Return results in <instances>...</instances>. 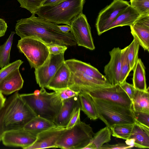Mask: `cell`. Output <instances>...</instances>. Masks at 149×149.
I'll return each mask as SVG.
<instances>
[{"label":"cell","mask_w":149,"mask_h":149,"mask_svg":"<svg viewBox=\"0 0 149 149\" xmlns=\"http://www.w3.org/2000/svg\"><path fill=\"white\" fill-rule=\"evenodd\" d=\"M16 33L21 38H30L37 39L47 46L59 45L66 46L77 45L71 32H62L58 25L32 14L30 17L17 21Z\"/></svg>","instance_id":"1"},{"label":"cell","mask_w":149,"mask_h":149,"mask_svg":"<svg viewBox=\"0 0 149 149\" xmlns=\"http://www.w3.org/2000/svg\"><path fill=\"white\" fill-rule=\"evenodd\" d=\"M70 72L68 87L79 92L84 89L112 85L96 68L81 61L71 59L65 61Z\"/></svg>","instance_id":"2"},{"label":"cell","mask_w":149,"mask_h":149,"mask_svg":"<svg viewBox=\"0 0 149 149\" xmlns=\"http://www.w3.org/2000/svg\"><path fill=\"white\" fill-rule=\"evenodd\" d=\"M19 95L36 116L53 122L62 105L63 100L58 91L48 93L44 88H41L40 90H36L33 93Z\"/></svg>","instance_id":"3"},{"label":"cell","mask_w":149,"mask_h":149,"mask_svg":"<svg viewBox=\"0 0 149 149\" xmlns=\"http://www.w3.org/2000/svg\"><path fill=\"white\" fill-rule=\"evenodd\" d=\"M85 2V0H66L54 6H42L36 14L57 25L70 26L72 19L82 13Z\"/></svg>","instance_id":"4"},{"label":"cell","mask_w":149,"mask_h":149,"mask_svg":"<svg viewBox=\"0 0 149 149\" xmlns=\"http://www.w3.org/2000/svg\"><path fill=\"white\" fill-rule=\"evenodd\" d=\"M93 100L98 118L110 128L115 125L135 123L132 108L107 101Z\"/></svg>","instance_id":"5"},{"label":"cell","mask_w":149,"mask_h":149,"mask_svg":"<svg viewBox=\"0 0 149 149\" xmlns=\"http://www.w3.org/2000/svg\"><path fill=\"white\" fill-rule=\"evenodd\" d=\"M19 94L18 91L6 110L3 120L4 132L23 128L36 116Z\"/></svg>","instance_id":"6"},{"label":"cell","mask_w":149,"mask_h":149,"mask_svg":"<svg viewBox=\"0 0 149 149\" xmlns=\"http://www.w3.org/2000/svg\"><path fill=\"white\" fill-rule=\"evenodd\" d=\"M94 134L89 125L80 120L70 129H66L56 143V148L83 149Z\"/></svg>","instance_id":"7"},{"label":"cell","mask_w":149,"mask_h":149,"mask_svg":"<svg viewBox=\"0 0 149 149\" xmlns=\"http://www.w3.org/2000/svg\"><path fill=\"white\" fill-rule=\"evenodd\" d=\"M17 47L26 56L31 68L35 69L43 63L49 54L47 46L34 38H21L18 41Z\"/></svg>","instance_id":"8"},{"label":"cell","mask_w":149,"mask_h":149,"mask_svg":"<svg viewBox=\"0 0 149 149\" xmlns=\"http://www.w3.org/2000/svg\"><path fill=\"white\" fill-rule=\"evenodd\" d=\"M80 91L88 93L93 98L112 102L132 108V101L119 84L86 88Z\"/></svg>","instance_id":"9"},{"label":"cell","mask_w":149,"mask_h":149,"mask_svg":"<svg viewBox=\"0 0 149 149\" xmlns=\"http://www.w3.org/2000/svg\"><path fill=\"white\" fill-rule=\"evenodd\" d=\"M64 53L49 54L43 63L35 69L36 81L41 88H46L59 68L65 63Z\"/></svg>","instance_id":"10"},{"label":"cell","mask_w":149,"mask_h":149,"mask_svg":"<svg viewBox=\"0 0 149 149\" xmlns=\"http://www.w3.org/2000/svg\"><path fill=\"white\" fill-rule=\"evenodd\" d=\"M70 26L71 28L70 32L78 46L91 50L95 49L90 26L85 15L83 13L75 17Z\"/></svg>","instance_id":"11"},{"label":"cell","mask_w":149,"mask_h":149,"mask_svg":"<svg viewBox=\"0 0 149 149\" xmlns=\"http://www.w3.org/2000/svg\"><path fill=\"white\" fill-rule=\"evenodd\" d=\"M130 4L124 0H113L99 14L95 24L98 35L107 31L108 27Z\"/></svg>","instance_id":"12"},{"label":"cell","mask_w":149,"mask_h":149,"mask_svg":"<svg viewBox=\"0 0 149 149\" xmlns=\"http://www.w3.org/2000/svg\"><path fill=\"white\" fill-rule=\"evenodd\" d=\"M36 138V135L23 128L4 132L1 141L6 146L27 149L33 144Z\"/></svg>","instance_id":"13"},{"label":"cell","mask_w":149,"mask_h":149,"mask_svg":"<svg viewBox=\"0 0 149 149\" xmlns=\"http://www.w3.org/2000/svg\"><path fill=\"white\" fill-rule=\"evenodd\" d=\"M65 130L56 126L38 134L35 142L27 149L56 148V143Z\"/></svg>","instance_id":"14"},{"label":"cell","mask_w":149,"mask_h":149,"mask_svg":"<svg viewBox=\"0 0 149 149\" xmlns=\"http://www.w3.org/2000/svg\"><path fill=\"white\" fill-rule=\"evenodd\" d=\"M121 49L119 47H114L109 52L110 59L104 67V76L107 81L112 86L120 84Z\"/></svg>","instance_id":"15"},{"label":"cell","mask_w":149,"mask_h":149,"mask_svg":"<svg viewBox=\"0 0 149 149\" xmlns=\"http://www.w3.org/2000/svg\"><path fill=\"white\" fill-rule=\"evenodd\" d=\"M134 39L145 50L149 51V15H141L130 26Z\"/></svg>","instance_id":"16"},{"label":"cell","mask_w":149,"mask_h":149,"mask_svg":"<svg viewBox=\"0 0 149 149\" xmlns=\"http://www.w3.org/2000/svg\"><path fill=\"white\" fill-rule=\"evenodd\" d=\"M80 107L78 95L63 100L61 109L53 123L56 126L66 128L72 115Z\"/></svg>","instance_id":"17"},{"label":"cell","mask_w":149,"mask_h":149,"mask_svg":"<svg viewBox=\"0 0 149 149\" xmlns=\"http://www.w3.org/2000/svg\"><path fill=\"white\" fill-rule=\"evenodd\" d=\"M125 142L139 148H149V128L135 123L131 134Z\"/></svg>","instance_id":"18"},{"label":"cell","mask_w":149,"mask_h":149,"mask_svg":"<svg viewBox=\"0 0 149 149\" xmlns=\"http://www.w3.org/2000/svg\"><path fill=\"white\" fill-rule=\"evenodd\" d=\"M24 81L19 68L11 73L0 83V92L8 95L19 91L22 87Z\"/></svg>","instance_id":"19"},{"label":"cell","mask_w":149,"mask_h":149,"mask_svg":"<svg viewBox=\"0 0 149 149\" xmlns=\"http://www.w3.org/2000/svg\"><path fill=\"white\" fill-rule=\"evenodd\" d=\"M70 77V71L65 63L58 70L46 88L58 91L68 87Z\"/></svg>","instance_id":"20"},{"label":"cell","mask_w":149,"mask_h":149,"mask_svg":"<svg viewBox=\"0 0 149 149\" xmlns=\"http://www.w3.org/2000/svg\"><path fill=\"white\" fill-rule=\"evenodd\" d=\"M139 14L130 5L122 12L108 27L107 31L118 26H130L140 16Z\"/></svg>","instance_id":"21"},{"label":"cell","mask_w":149,"mask_h":149,"mask_svg":"<svg viewBox=\"0 0 149 149\" xmlns=\"http://www.w3.org/2000/svg\"><path fill=\"white\" fill-rule=\"evenodd\" d=\"M145 69L141 59L138 58L133 70V85L135 89L144 91L149 89L146 83Z\"/></svg>","instance_id":"22"},{"label":"cell","mask_w":149,"mask_h":149,"mask_svg":"<svg viewBox=\"0 0 149 149\" xmlns=\"http://www.w3.org/2000/svg\"><path fill=\"white\" fill-rule=\"evenodd\" d=\"M56 126L52 121L36 116L27 123L24 128L37 136L38 134Z\"/></svg>","instance_id":"23"},{"label":"cell","mask_w":149,"mask_h":149,"mask_svg":"<svg viewBox=\"0 0 149 149\" xmlns=\"http://www.w3.org/2000/svg\"><path fill=\"white\" fill-rule=\"evenodd\" d=\"M132 102V110L149 113V89L144 91L135 89Z\"/></svg>","instance_id":"24"},{"label":"cell","mask_w":149,"mask_h":149,"mask_svg":"<svg viewBox=\"0 0 149 149\" xmlns=\"http://www.w3.org/2000/svg\"><path fill=\"white\" fill-rule=\"evenodd\" d=\"M78 97L81 110L83 111L90 119L95 120L97 119L93 98L88 93L83 91L79 92Z\"/></svg>","instance_id":"25"},{"label":"cell","mask_w":149,"mask_h":149,"mask_svg":"<svg viewBox=\"0 0 149 149\" xmlns=\"http://www.w3.org/2000/svg\"><path fill=\"white\" fill-rule=\"evenodd\" d=\"M111 135L110 128L106 126L95 134L89 144L83 149H99L104 144L110 141Z\"/></svg>","instance_id":"26"},{"label":"cell","mask_w":149,"mask_h":149,"mask_svg":"<svg viewBox=\"0 0 149 149\" xmlns=\"http://www.w3.org/2000/svg\"><path fill=\"white\" fill-rule=\"evenodd\" d=\"M15 33L11 32L9 37L0 46V68L8 65L10 63V53L13 42V38Z\"/></svg>","instance_id":"27"},{"label":"cell","mask_w":149,"mask_h":149,"mask_svg":"<svg viewBox=\"0 0 149 149\" xmlns=\"http://www.w3.org/2000/svg\"><path fill=\"white\" fill-rule=\"evenodd\" d=\"M134 124H119L114 125L110 128L114 137L127 140L132 132Z\"/></svg>","instance_id":"28"},{"label":"cell","mask_w":149,"mask_h":149,"mask_svg":"<svg viewBox=\"0 0 149 149\" xmlns=\"http://www.w3.org/2000/svg\"><path fill=\"white\" fill-rule=\"evenodd\" d=\"M127 57L130 67L133 70L138 60V52L140 45L134 39L128 45Z\"/></svg>","instance_id":"29"},{"label":"cell","mask_w":149,"mask_h":149,"mask_svg":"<svg viewBox=\"0 0 149 149\" xmlns=\"http://www.w3.org/2000/svg\"><path fill=\"white\" fill-rule=\"evenodd\" d=\"M128 46L121 49V70L120 84L126 81L130 73L132 70L127 57Z\"/></svg>","instance_id":"30"},{"label":"cell","mask_w":149,"mask_h":149,"mask_svg":"<svg viewBox=\"0 0 149 149\" xmlns=\"http://www.w3.org/2000/svg\"><path fill=\"white\" fill-rule=\"evenodd\" d=\"M20 6L29 10L32 14H36L46 0H17Z\"/></svg>","instance_id":"31"},{"label":"cell","mask_w":149,"mask_h":149,"mask_svg":"<svg viewBox=\"0 0 149 149\" xmlns=\"http://www.w3.org/2000/svg\"><path fill=\"white\" fill-rule=\"evenodd\" d=\"M130 5L140 15H149V0H130Z\"/></svg>","instance_id":"32"},{"label":"cell","mask_w":149,"mask_h":149,"mask_svg":"<svg viewBox=\"0 0 149 149\" xmlns=\"http://www.w3.org/2000/svg\"><path fill=\"white\" fill-rule=\"evenodd\" d=\"M23 62L18 60L2 68L0 70V83L13 71L19 68Z\"/></svg>","instance_id":"33"},{"label":"cell","mask_w":149,"mask_h":149,"mask_svg":"<svg viewBox=\"0 0 149 149\" xmlns=\"http://www.w3.org/2000/svg\"><path fill=\"white\" fill-rule=\"evenodd\" d=\"M132 111L135 118V123L149 128V113Z\"/></svg>","instance_id":"34"},{"label":"cell","mask_w":149,"mask_h":149,"mask_svg":"<svg viewBox=\"0 0 149 149\" xmlns=\"http://www.w3.org/2000/svg\"><path fill=\"white\" fill-rule=\"evenodd\" d=\"M17 91L15 92L13 94L10 96L7 99H6L4 106L0 110V141H1L2 136L4 132L3 124V120L4 114L7 108L15 97Z\"/></svg>","instance_id":"35"},{"label":"cell","mask_w":149,"mask_h":149,"mask_svg":"<svg viewBox=\"0 0 149 149\" xmlns=\"http://www.w3.org/2000/svg\"><path fill=\"white\" fill-rule=\"evenodd\" d=\"M58 91L62 100L77 96L79 93L74 91L68 87Z\"/></svg>","instance_id":"36"},{"label":"cell","mask_w":149,"mask_h":149,"mask_svg":"<svg viewBox=\"0 0 149 149\" xmlns=\"http://www.w3.org/2000/svg\"><path fill=\"white\" fill-rule=\"evenodd\" d=\"M49 54L54 55L64 53L67 49V46L59 45H53L47 46Z\"/></svg>","instance_id":"37"},{"label":"cell","mask_w":149,"mask_h":149,"mask_svg":"<svg viewBox=\"0 0 149 149\" xmlns=\"http://www.w3.org/2000/svg\"><path fill=\"white\" fill-rule=\"evenodd\" d=\"M120 85L132 101L135 91L133 84H130L125 81Z\"/></svg>","instance_id":"38"},{"label":"cell","mask_w":149,"mask_h":149,"mask_svg":"<svg viewBox=\"0 0 149 149\" xmlns=\"http://www.w3.org/2000/svg\"><path fill=\"white\" fill-rule=\"evenodd\" d=\"M133 147V146L128 145L126 143H118L113 145L106 144L103 145L99 149H126L131 148Z\"/></svg>","instance_id":"39"},{"label":"cell","mask_w":149,"mask_h":149,"mask_svg":"<svg viewBox=\"0 0 149 149\" xmlns=\"http://www.w3.org/2000/svg\"><path fill=\"white\" fill-rule=\"evenodd\" d=\"M80 108L74 113L70 119L65 128L66 129H69L72 128L79 121L81 120L80 118Z\"/></svg>","instance_id":"40"},{"label":"cell","mask_w":149,"mask_h":149,"mask_svg":"<svg viewBox=\"0 0 149 149\" xmlns=\"http://www.w3.org/2000/svg\"><path fill=\"white\" fill-rule=\"evenodd\" d=\"M7 28V24L5 21L3 19L0 18V37L5 35Z\"/></svg>","instance_id":"41"},{"label":"cell","mask_w":149,"mask_h":149,"mask_svg":"<svg viewBox=\"0 0 149 149\" xmlns=\"http://www.w3.org/2000/svg\"><path fill=\"white\" fill-rule=\"evenodd\" d=\"M65 0H46L43 2L42 6H53Z\"/></svg>","instance_id":"42"},{"label":"cell","mask_w":149,"mask_h":149,"mask_svg":"<svg viewBox=\"0 0 149 149\" xmlns=\"http://www.w3.org/2000/svg\"><path fill=\"white\" fill-rule=\"evenodd\" d=\"M58 27L62 32L65 33H68L71 31L70 26L67 25H58Z\"/></svg>","instance_id":"43"},{"label":"cell","mask_w":149,"mask_h":149,"mask_svg":"<svg viewBox=\"0 0 149 149\" xmlns=\"http://www.w3.org/2000/svg\"><path fill=\"white\" fill-rule=\"evenodd\" d=\"M6 99L4 97L3 95L0 92V110L4 106Z\"/></svg>","instance_id":"44"}]
</instances>
